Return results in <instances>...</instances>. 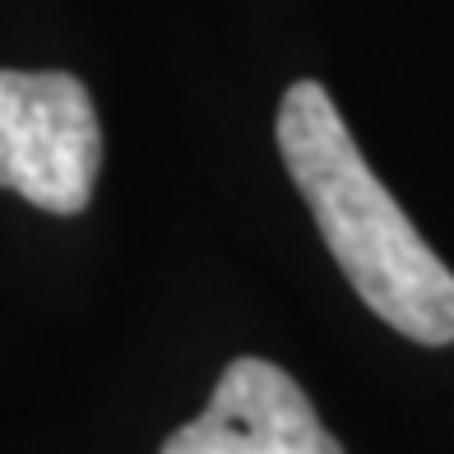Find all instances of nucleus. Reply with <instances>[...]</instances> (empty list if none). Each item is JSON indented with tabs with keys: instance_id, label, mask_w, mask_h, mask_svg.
<instances>
[{
	"instance_id": "2",
	"label": "nucleus",
	"mask_w": 454,
	"mask_h": 454,
	"mask_svg": "<svg viewBox=\"0 0 454 454\" xmlns=\"http://www.w3.org/2000/svg\"><path fill=\"white\" fill-rule=\"evenodd\" d=\"M102 168L89 89L66 70H0V191L47 214H84Z\"/></svg>"
},
{
	"instance_id": "3",
	"label": "nucleus",
	"mask_w": 454,
	"mask_h": 454,
	"mask_svg": "<svg viewBox=\"0 0 454 454\" xmlns=\"http://www.w3.org/2000/svg\"><path fill=\"white\" fill-rule=\"evenodd\" d=\"M162 454H343L306 389L264 357H237L209 408L172 431Z\"/></svg>"
},
{
	"instance_id": "1",
	"label": "nucleus",
	"mask_w": 454,
	"mask_h": 454,
	"mask_svg": "<svg viewBox=\"0 0 454 454\" xmlns=\"http://www.w3.org/2000/svg\"><path fill=\"white\" fill-rule=\"evenodd\" d=\"M278 153L357 297L412 343H454V274L371 172L339 107L311 79L278 102Z\"/></svg>"
}]
</instances>
